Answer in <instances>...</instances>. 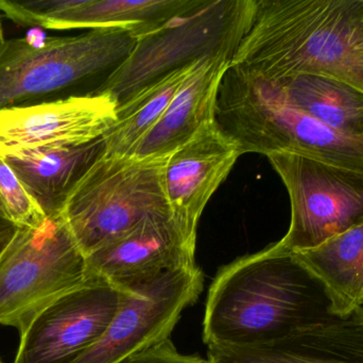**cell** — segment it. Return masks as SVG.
<instances>
[{
    "instance_id": "52a82bcc",
    "label": "cell",
    "mask_w": 363,
    "mask_h": 363,
    "mask_svg": "<svg viewBox=\"0 0 363 363\" xmlns=\"http://www.w3.org/2000/svg\"><path fill=\"white\" fill-rule=\"evenodd\" d=\"M89 276L86 257L62 215L18 228L0 256V325L23 335L44 309Z\"/></svg>"
},
{
    "instance_id": "3957f363",
    "label": "cell",
    "mask_w": 363,
    "mask_h": 363,
    "mask_svg": "<svg viewBox=\"0 0 363 363\" xmlns=\"http://www.w3.org/2000/svg\"><path fill=\"white\" fill-rule=\"evenodd\" d=\"M216 121L243 153H298L363 172V134L338 131L290 104L272 81L230 65L220 83Z\"/></svg>"
},
{
    "instance_id": "6da1fadb",
    "label": "cell",
    "mask_w": 363,
    "mask_h": 363,
    "mask_svg": "<svg viewBox=\"0 0 363 363\" xmlns=\"http://www.w3.org/2000/svg\"><path fill=\"white\" fill-rule=\"evenodd\" d=\"M333 317L323 287L275 243L222 268L209 288L203 340L251 347Z\"/></svg>"
},
{
    "instance_id": "d6986e66",
    "label": "cell",
    "mask_w": 363,
    "mask_h": 363,
    "mask_svg": "<svg viewBox=\"0 0 363 363\" xmlns=\"http://www.w3.org/2000/svg\"><path fill=\"white\" fill-rule=\"evenodd\" d=\"M290 104L338 131L363 134V90L334 77L302 74L272 81Z\"/></svg>"
},
{
    "instance_id": "ba28073f",
    "label": "cell",
    "mask_w": 363,
    "mask_h": 363,
    "mask_svg": "<svg viewBox=\"0 0 363 363\" xmlns=\"http://www.w3.org/2000/svg\"><path fill=\"white\" fill-rule=\"evenodd\" d=\"M289 194L291 221L281 251L298 253L363 224V172L298 153L267 156Z\"/></svg>"
},
{
    "instance_id": "8992f818",
    "label": "cell",
    "mask_w": 363,
    "mask_h": 363,
    "mask_svg": "<svg viewBox=\"0 0 363 363\" xmlns=\"http://www.w3.org/2000/svg\"><path fill=\"white\" fill-rule=\"evenodd\" d=\"M138 38L119 30L4 40L0 46V110L49 102L55 94L116 68Z\"/></svg>"
},
{
    "instance_id": "8fae6325",
    "label": "cell",
    "mask_w": 363,
    "mask_h": 363,
    "mask_svg": "<svg viewBox=\"0 0 363 363\" xmlns=\"http://www.w3.org/2000/svg\"><path fill=\"white\" fill-rule=\"evenodd\" d=\"M196 232L172 215L152 217L87 256L89 274L133 293L166 275L198 268Z\"/></svg>"
},
{
    "instance_id": "4fadbf2b",
    "label": "cell",
    "mask_w": 363,
    "mask_h": 363,
    "mask_svg": "<svg viewBox=\"0 0 363 363\" xmlns=\"http://www.w3.org/2000/svg\"><path fill=\"white\" fill-rule=\"evenodd\" d=\"M242 155L238 143L217 121L205 124L166 163L164 188L172 217L198 232L207 202Z\"/></svg>"
},
{
    "instance_id": "9a60e30c",
    "label": "cell",
    "mask_w": 363,
    "mask_h": 363,
    "mask_svg": "<svg viewBox=\"0 0 363 363\" xmlns=\"http://www.w3.org/2000/svg\"><path fill=\"white\" fill-rule=\"evenodd\" d=\"M211 363H363V317H330L251 347H208Z\"/></svg>"
},
{
    "instance_id": "d4e9b609",
    "label": "cell",
    "mask_w": 363,
    "mask_h": 363,
    "mask_svg": "<svg viewBox=\"0 0 363 363\" xmlns=\"http://www.w3.org/2000/svg\"><path fill=\"white\" fill-rule=\"evenodd\" d=\"M357 313H360V315H362L363 317V302L362 306H360L359 308H358Z\"/></svg>"
},
{
    "instance_id": "5b68a950",
    "label": "cell",
    "mask_w": 363,
    "mask_h": 363,
    "mask_svg": "<svg viewBox=\"0 0 363 363\" xmlns=\"http://www.w3.org/2000/svg\"><path fill=\"white\" fill-rule=\"evenodd\" d=\"M168 158L104 153L89 168L62 215L85 257L146 220L172 215L164 188Z\"/></svg>"
},
{
    "instance_id": "30bf717a",
    "label": "cell",
    "mask_w": 363,
    "mask_h": 363,
    "mask_svg": "<svg viewBox=\"0 0 363 363\" xmlns=\"http://www.w3.org/2000/svg\"><path fill=\"white\" fill-rule=\"evenodd\" d=\"M203 290L200 269L166 275L157 283L125 293L104 334L70 363H121L134 354L170 339L183 311Z\"/></svg>"
},
{
    "instance_id": "7c38bea8",
    "label": "cell",
    "mask_w": 363,
    "mask_h": 363,
    "mask_svg": "<svg viewBox=\"0 0 363 363\" xmlns=\"http://www.w3.org/2000/svg\"><path fill=\"white\" fill-rule=\"evenodd\" d=\"M106 93L68 96L0 110V157L42 147L72 146L102 138L116 119Z\"/></svg>"
},
{
    "instance_id": "44dd1931",
    "label": "cell",
    "mask_w": 363,
    "mask_h": 363,
    "mask_svg": "<svg viewBox=\"0 0 363 363\" xmlns=\"http://www.w3.org/2000/svg\"><path fill=\"white\" fill-rule=\"evenodd\" d=\"M0 211L18 228L38 227L47 219L4 157H0Z\"/></svg>"
},
{
    "instance_id": "5bb4252c",
    "label": "cell",
    "mask_w": 363,
    "mask_h": 363,
    "mask_svg": "<svg viewBox=\"0 0 363 363\" xmlns=\"http://www.w3.org/2000/svg\"><path fill=\"white\" fill-rule=\"evenodd\" d=\"M192 0H32L18 6L21 25L48 30H119L136 38L157 31Z\"/></svg>"
},
{
    "instance_id": "2e32d148",
    "label": "cell",
    "mask_w": 363,
    "mask_h": 363,
    "mask_svg": "<svg viewBox=\"0 0 363 363\" xmlns=\"http://www.w3.org/2000/svg\"><path fill=\"white\" fill-rule=\"evenodd\" d=\"M232 60L230 55H220L196 62L159 123L133 156L168 157L205 124L216 121L220 83Z\"/></svg>"
},
{
    "instance_id": "7402d4cb",
    "label": "cell",
    "mask_w": 363,
    "mask_h": 363,
    "mask_svg": "<svg viewBox=\"0 0 363 363\" xmlns=\"http://www.w3.org/2000/svg\"><path fill=\"white\" fill-rule=\"evenodd\" d=\"M121 363H211L199 356L184 355L170 339L134 354Z\"/></svg>"
},
{
    "instance_id": "ac0fdd59",
    "label": "cell",
    "mask_w": 363,
    "mask_h": 363,
    "mask_svg": "<svg viewBox=\"0 0 363 363\" xmlns=\"http://www.w3.org/2000/svg\"><path fill=\"white\" fill-rule=\"evenodd\" d=\"M323 287L333 317L353 315L363 302V224L322 243L294 253Z\"/></svg>"
},
{
    "instance_id": "cb8c5ba5",
    "label": "cell",
    "mask_w": 363,
    "mask_h": 363,
    "mask_svg": "<svg viewBox=\"0 0 363 363\" xmlns=\"http://www.w3.org/2000/svg\"><path fill=\"white\" fill-rule=\"evenodd\" d=\"M4 31H2L1 21H0V46L4 43Z\"/></svg>"
},
{
    "instance_id": "484cf974",
    "label": "cell",
    "mask_w": 363,
    "mask_h": 363,
    "mask_svg": "<svg viewBox=\"0 0 363 363\" xmlns=\"http://www.w3.org/2000/svg\"><path fill=\"white\" fill-rule=\"evenodd\" d=\"M0 363H2L1 362H0Z\"/></svg>"
},
{
    "instance_id": "7a4b0ae2",
    "label": "cell",
    "mask_w": 363,
    "mask_h": 363,
    "mask_svg": "<svg viewBox=\"0 0 363 363\" xmlns=\"http://www.w3.org/2000/svg\"><path fill=\"white\" fill-rule=\"evenodd\" d=\"M230 65L270 81L323 75L363 90V0H256Z\"/></svg>"
},
{
    "instance_id": "9c48e42d",
    "label": "cell",
    "mask_w": 363,
    "mask_h": 363,
    "mask_svg": "<svg viewBox=\"0 0 363 363\" xmlns=\"http://www.w3.org/2000/svg\"><path fill=\"white\" fill-rule=\"evenodd\" d=\"M127 292L89 274L83 285L49 305L21 335L14 363H70L108 330Z\"/></svg>"
},
{
    "instance_id": "277c9868",
    "label": "cell",
    "mask_w": 363,
    "mask_h": 363,
    "mask_svg": "<svg viewBox=\"0 0 363 363\" xmlns=\"http://www.w3.org/2000/svg\"><path fill=\"white\" fill-rule=\"evenodd\" d=\"M256 0H192L178 16L138 38L129 57L96 90L121 104L170 72L205 58H234L249 31Z\"/></svg>"
},
{
    "instance_id": "ffe728a7",
    "label": "cell",
    "mask_w": 363,
    "mask_h": 363,
    "mask_svg": "<svg viewBox=\"0 0 363 363\" xmlns=\"http://www.w3.org/2000/svg\"><path fill=\"white\" fill-rule=\"evenodd\" d=\"M196 63L170 72L119 104L114 124L102 136L106 153L133 156L140 143L159 123Z\"/></svg>"
},
{
    "instance_id": "603a6c76",
    "label": "cell",
    "mask_w": 363,
    "mask_h": 363,
    "mask_svg": "<svg viewBox=\"0 0 363 363\" xmlns=\"http://www.w3.org/2000/svg\"><path fill=\"white\" fill-rule=\"evenodd\" d=\"M17 230H18V227L10 220L6 219L4 213L0 211V256L10 244L11 241L16 234Z\"/></svg>"
},
{
    "instance_id": "e0dca14e",
    "label": "cell",
    "mask_w": 363,
    "mask_h": 363,
    "mask_svg": "<svg viewBox=\"0 0 363 363\" xmlns=\"http://www.w3.org/2000/svg\"><path fill=\"white\" fill-rule=\"evenodd\" d=\"M106 153L104 138L72 146L42 147L4 156L45 217H57L89 168Z\"/></svg>"
}]
</instances>
